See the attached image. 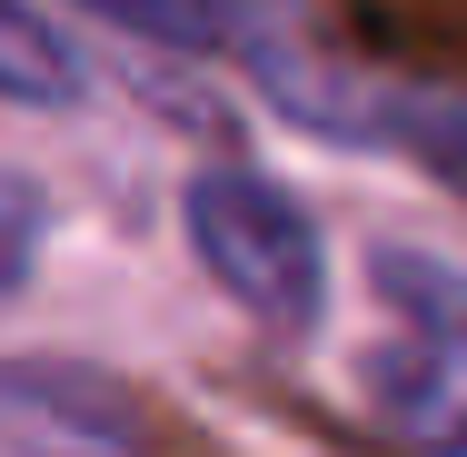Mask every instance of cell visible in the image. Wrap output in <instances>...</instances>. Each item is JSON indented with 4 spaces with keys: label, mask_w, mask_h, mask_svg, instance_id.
<instances>
[{
    "label": "cell",
    "mask_w": 467,
    "mask_h": 457,
    "mask_svg": "<svg viewBox=\"0 0 467 457\" xmlns=\"http://www.w3.org/2000/svg\"><path fill=\"white\" fill-rule=\"evenodd\" d=\"M259 80L288 119L328 130V140H368V150H408L428 180L467 199V90H418V80H368L308 50H259Z\"/></svg>",
    "instance_id": "3"
},
{
    "label": "cell",
    "mask_w": 467,
    "mask_h": 457,
    "mask_svg": "<svg viewBox=\"0 0 467 457\" xmlns=\"http://www.w3.org/2000/svg\"><path fill=\"white\" fill-rule=\"evenodd\" d=\"M180 219H189L199 269L219 278V298H239L279 338L318 328V308H328V239L298 209V189H279L269 170H249V160H209L189 180Z\"/></svg>",
    "instance_id": "2"
},
{
    "label": "cell",
    "mask_w": 467,
    "mask_h": 457,
    "mask_svg": "<svg viewBox=\"0 0 467 457\" xmlns=\"http://www.w3.org/2000/svg\"><path fill=\"white\" fill-rule=\"evenodd\" d=\"M99 20H119L130 40L160 50H239V0H80Z\"/></svg>",
    "instance_id": "6"
},
{
    "label": "cell",
    "mask_w": 467,
    "mask_h": 457,
    "mask_svg": "<svg viewBox=\"0 0 467 457\" xmlns=\"http://www.w3.org/2000/svg\"><path fill=\"white\" fill-rule=\"evenodd\" d=\"M80 90H90L80 80V50L50 30V10L0 0V99L10 109H70Z\"/></svg>",
    "instance_id": "5"
},
{
    "label": "cell",
    "mask_w": 467,
    "mask_h": 457,
    "mask_svg": "<svg viewBox=\"0 0 467 457\" xmlns=\"http://www.w3.org/2000/svg\"><path fill=\"white\" fill-rule=\"evenodd\" d=\"M0 457H160V428L80 358H0Z\"/></svg>",
    "instance_id": "4"
},
{
    "label": "cell",
    "mask_w": 467,
    "mask_h": 457,
    "mask_svg": "<svg viewBox=\"0 0 467 457\" xmlns=\"http://www.w3.org/2000/svg\"><path fill=\"white\" fill-rule=\"evenodd\" d=\"M40 249H50V199H40V180L0 170V298H20V288H30Z\"/></svg>",
    "instance_id": "7"
},
{
    "label": "cell",
    "mask_w": 467,
    "mask_h": 457,
    "mask_svg": "<svg viewBox=\"0 0 467 457\" xmlns=\"http://www.w3.org/2000/svg\"><path fill=\"white\" fill-rule=\"evenodd\" d=\"M378 338L358 358V398H368L378 438L408 457H467V269L438 249H378Z\"/></svg>",
    "instance_id": "1"
}]
</instances>
